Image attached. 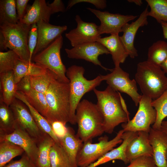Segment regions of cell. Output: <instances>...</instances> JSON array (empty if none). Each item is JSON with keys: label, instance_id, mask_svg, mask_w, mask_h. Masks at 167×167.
<instances>
[{"label": "cell", "instance_id": "45", "mask_svg": "<svg viewBox=\"0 0 167 167\" xmlns=\"http://www.w3.org/2000/svg\"><path fill=\"white\" fill-rule=\"evenodd\" d=\"M32 88L30 80V76L23 77L17 84L18 91L21 92L26 91Z\"/></svg>", "mask_w": 167, "mask_h": 167}, {"label": "cell", "instance_id": "21", "mask_svg": "<svg viewBox=\"0 0 167 167\" xmlns=\"http://www.w3.org/2000/svg\"><path fill=\"white\" fill-rule=\"evenodd\" d=\"M97 42L104 45L111 55L115 66H120L129 56L120 39L119 34H111L101 37Z\"/></svg>", "mask_w": 167, "mask_h": 167}, {"label": "cell", "instance_id": "24", "mask_svg": "<svg viewBox=\"0 0 167 167\" xmlns=\"http://www.w3.org/2000/svg\"><path fill=\"white\" fill-rule=\"evenodd\" d=\"M0 98L9 106L16 98L18 91L17 84L14 79L13 71L0 73Z\"/></svg>", "mask_w": 167, "mask_h": 167}, {"label": "cell", "instance_id": "18", "mask_svg": "<svg viewBox=\"0 0 167 167\" xmlns=\"http://www.w3.org/2000/svg\"><path fill=\"white\" fill-rule=\"evenodd\" d=\"M149 139L152 148V157L157 167H167V134L161 129L151 127Z\"/></svg>", "mask_w": 167, "mask_h": 167}, {"label": "cell", "instance_id": "27", "mask_svg": "<svg viewBox=\"0 0 167 167\" xmlns=\"http://www.w3.org/2000/svg\"><path fill=\"white\" fill-rule=\"evenodd\" d=\"M17 125L13 113L10 106L0 98V134H8L15 130Z\"/></svg>", "mask_w": 167, "mask_h": 167}, {"label": "cell", "instance_id": "50", "mask_svg": "<svg viewBox=\"0 0 167 167\" xmlns=\"http://www.w3.org/2000/svg\"><path fill=\"white\" fill-rule=\"evenodd\" d=\"M166 161H167V152L166 154Z\"/></svg>", "mask_w": 167, "mask_h": 167}, {"label": "cell", "instance_id": "48", "mask_svg": "<svg viewBox=\"0 0 167 167\" xmlns=\"http://www.w3.org/2000/svg\"><path fill=\"white\" fill-rule=\"evenodd\" d=\"M161 130L167 134V120L163 121L161 123Z\"/></svg>", "mask_w": 167, "mask_h": 167}, {"label": "cell", "instance_id": "7", "mask_svg": "<svg viewBox=\"0 0 167 167\" xmlns=\"http://www.w3.org/2000/svg\"><path fill=\"white\" fill-rule=\"evenodd\" d=\"M122 129L118 131L115 137L110 140L106 135L102 136L99 142L83 143L77 157L78 167H86L94 163L106 153L113 149L118 144L122 142V136L124 132Z\"/></svg>", "mask_w": 167, "mask_h": 167}, {"label": "cell", "instance_id": "19", "mask_svg": "<svg viewBox=\"0 0 167 167\" xmlns=\"http://www.w3.org/2000/svg\"><path fill=\"white\" fill-rule=\"evenodd\" d=\"M138 135V132L124 131L122 136V142L119 146L108 152L97 160L86 167H96L115 160H121L125 164L129 163L126 155V147L129 143Z\"/></svg>", "mask_w": 167, "mask_h": 167}, {"label": "cell", "instance_id": "39", "mask_svg": "<svg viewBox=\"0 0 167 167\" xmlns=\"http://www.w3.org/2000/svg\"><path fill=\"white\" fill-rule=\"evenodd\" d=\"M37 26L36 24H34L31 25L28 39V46L30 54V60L31 61L34 52L37 44Z\"/></svg>", "mask_w": 167, "mask_h": 167}, {"label": "cell", "instance_id": "10", "mask_svg": "<svg viewBox=\"0 0 167 167\" xmlns=\"http://www.w3.org/2000/svg\"><path fill=\"white\" fill-rule=\"evenodd\" d=\"M102 76L104 81H106L108 86L116 91L128 95L136 106H138L142 95L138 92L135 79H131L129 73L119 66H115L110 73Z\"/></svg>", "mask_w": 167, "mask_h": 167}, {"label": "cell", "instance_id": "4", "mask_svg": "<svg viewBox=\"0 0 167 167\" xmlns=\"http://www.w3.org/2000/svg\"><path fill=\"white\" fill-rule=\"evenodd\" d=\"M160 66L147 60L139 63L135 80L143 95L154 100L167 89V77Z\"/></svg>", "mask_w": 167, "mask_h": 167}, {"label": "cell", "instance_id": "36", "mask_svg": "<svg viewBox=\"0 0 167 167\" xmlns=\"http://www.w3.org/2000/svg\"><path fill=\"white\" fill-rule=\"evenodd\" d=\"M150 10L148 16H151L159 23L167 22V0H146Z\"/></svg>", "mask_w": 167, "mask_h": 167}, {"label": "cell", "instance_id": "16", "mask_svg": "<svg viewBox=\"0 0 167 167\" xmlns=\"http://www.w3.org/2000/svg\"><path fill=\"white\" fill-rule=\"evenodd\" d=\"M3 141H9L20 146L36 165L38 153L37 143L17 124L15 130L12 133L0 134V142Z\"/></svg>", "mask_w": 167, "mask_h": 167}, {"label": "cell", "instance_id": "9", "mask_svg": "<svg viewBox=\"0 0 167 167\" xmlns=\"http://www.w3.org/2000/svg\"><path fill=\"white\" fill-rule=\"evenodd\" d=\"M152 101L150 97L142 95L135 116L127 122L122 124L124 131H143L149 133L151 125L155 123L156 118V110L151 104Z\"/></svg>", "mask_w": 167, "mask_h": 167}, {"label": "cell", "instance_id": "37", "mask_svg": "<svg viewBox=\"0 0 167 167\" xmlns=\"http://www.w3.org/2000/svg\"><path fill=\"white\" fill-rule=\"evenodd\" d=\"M18 56L13 51L0 52V73L13 71L19 59Z\"/></svg>", "mask_w": 167, "mask_h": 167}, {"label": "cell", "instance_id": "40", "mask_svg": "<svg viewBox=\"0 0 167 167\" xmlns=\"http://www.w3.org/2000/svg\"><path fill=\"white\" fill-rule=\"evenodd\" d=\"M3 167H37L24 152L19 160L12 161Z\"/></svg>", "mask_w": 167, "mask_h": 167}, {"label": "cell", "instance_id": "1", "mask_svg": "<svg viewBox=\"0 0 167 167\" xmlns=\"http://www.w3.org/2000/svg\"><path fill=\"white\" fill-rule=\"evenodd\" d=\"M97 99V106L103 119L104 132L112 134L115 128L120 124L130 120L129 115L125 111L123 99L119 92L109 86L103 91L93 90Z\"/></svg>", "mask_w": 167, "mask_h": 167}, {"label": "cell", "instance_id": "5", "mask_svg": "<svg viewBox=\"0 0 167 167\" xmlns=\"http://www.w3.org/2000/svg\"><path fill=\"white\" fill-rule=\"evenodd\" d=\"M31 25L19 21L0 25V51L9 48L14 51L20 59L32 62L28 46V39Z\"/></svg>", "mask_w": 167, "mask_h": 167}, {"label": "cell", "instance_id": "15", "mask_svg": "<svg viewBox=\"0 0 167 167\" xmlns=\"http://www.w3.org/2000/svg\"><path fill=\"white\" fill-rule=\"evenodd\" d=\"M148 6L135 21L131 24L126 23L122 29L123 34L120 36V39L128 56L132 58L138 56L137 50L134 45L137 32L140 27L147 25L148 24L147 17L149 11Z\"/></svg>", "mask_w": 167, "mask_h": 167}, {"label": "cell", "instance_id": "47", "mask_svg": "<svg viewBox=\"0 0 167 167\" xmlns=\"http://www.w3.org/2000/svg\"><path fill=\"white\" fill-rule=\"evenodd\" d=\"M160 66L164 72L167 74V57L161 64Z\"/></svg>", "mask_w": 167, "mask_h": 167}, {"label": "cell", "instance_id": "11", "mask_svg": "<svg viewBox=\"0 0 167 167\" xmlns=\"http://www.w3.org/2000/svg\"><path fill=\"white\" fill-rule=\"evenodd\" d=\"M17 124L26 131L37 143L45 133L38 127L26 105L15 98L9 106Z\"/></svg>", "mask_w": 167, "mask_h": 167}, {"label": "cell", "instance_id": "35", "mask_svg": "<svg viewBox=\"0 0 167 167\" xmlns=\"http://www.w3.org/2000/svg\"><path fill=\"white\" fill-rule=\"evenodd\" d=\"M56 77H57L55 74L48 69L44 74L30 76L32 87L35 90L45 94L53 80Z\"/></svg>", "mask_w": 167, "mask_h": 167}, {"label": "cell", "instance_id": "42", "mask_svg": "<svg viewBox=\"0 0 167 167\" xmlns=\"http://www.w3.org/2000/svg\"><path fill=\"white\" fill-rule=\"evenodd\" d=\"M29 0H15L16 11L19 21L21 22L26 13Z\"/></svg>", "mask_w": 167, "mask_h": 167}, {"label": "cell", "instance_id": "3", "mask_svg": "<svg viewBox=\"0 0 167 167\" xmlns=\"http://www.w3.org/2000/svg\"><path fill=\"white\" fill-rule=\"evenodd\" d=\"M75 120L78 125L76 135L84 142H92L104 132L103 119L96 104L84 99L78 105Z\"/></svg>", "mask_w": 167, "mask_h": 167}, {"label": "cell", "instance_id": "30", "mask_svg": "<svg viewBox=\"0 0 167 167\" xmlns=\"http://www.w3.org/2000/svg\"><path fill=\"white\" fill-rule=\"evenodd\" d=\"M19 21L15 0H0V25L5 23L15 24Z\"/></svg>", "mask_w": 167, "mask_h": 167}, {"label": "cell", "instance_id": "13", "mask_svg": "<svg viewBox=\"0 0 167 167\" xmlns=\"http://www.w3.org/2000/svg\"><path fill=\"white\" fill-rule=\"evenodd\" d=\"M65 50L67 57L70 58L85 60L100 66L106 71H111L113 70L104 66L99 60L100 55L108 54L110 53L104 45L97 42L85 43L71 49L66 48Z\"/></svg>", "mask_w": 167, "mask_h": 167}, {"label": "cell", "instance_id": "20", "mask_svg": "<svg viewBox=\"0 0 167 167\" xmlns=\"http://www.w3.org/2000/svg\"><path fill=\"white\" fill-rule=\"evenodd\" d=\"M153 154L152 148L149 139V133L143 131L138 132V136L129 143L126 151V156L130 162L141 156L152 157Z\"/></svg>", "mask_w": 167, "mask_h": 167}, {"label": "cell", "instance_id": "8", "mask_svg": "<svg viewBox=\"0 0 167 167\" xmlns=\"http://www.w3.org/2000/svg\"><path fill=\"white\" fill-rule=\"evenodd\" d=\"M63 44V38L61 35L42 51L32 57L34 63L53 72L60 81L69 83L67 77V69L61 57L60 50Z\"/></svg>", "mask_w": 167, "mask_h": 167}, {"label": "cell", "instance_id": "25", "mask_svg": "<svg viewBox=\"0 0 167 167\" xmlns=\"http://www.w3.org/2000/svg\"><path fill=\"white\" fill-rule=\"evenodd\" d=\"M15 98L23 102L27 106L39 129L44 133L49 135L56 143H60L58 139L53 131L51 124L46 118L41 115L29 103L24 94L17 91Z\"/></svg>", "mask_w": 167, "mask_h": 167}, {"label": "cell", "instance_id": "6", "mask_svg": "<svg viewBox=\"0 0 167 167\" xmlns=\"http://www.w3.org/2000/svg\"><path fill=\"white\" fill-rule=\"evenodd\" d=\"M84 68L76 65L70 66L66 70V75L70 80V113L69 122L76 123L75 112L81 99L86 93L100 85L104 81L102 75L97 76L92 80H88L84 76Z\"/></svg>", "mask_w": 167, "mask_h": 167}, {"label": "cell", "instance_id": "34", "mask_svg": "<svg viewBox=\"0 0 167 167\" xmlns=\"http://www.w3.org/2000/svg\"><path fill=\"white\" fill-rule=\"evenodd\" d=\"M151 104L156 113V120L152 128L160 130L162 122L167 117V89L158 98L152 100Z\"/></svg>", "mask_w": 167, "mask_h": 167}, {"label": "cell", "instance_id": "2", "mask_svg": "<svg viewBox=\"0 0 167 167\" xmlns=\"http://www.w3.org/2000/svg\"><path fill=\"white\" fill-rule=\"evenodd\" d=\"M45 94L48 108L46 118L50 124L54 122H60L66 125L69 122V83L61 81L56 77L53 80Z\"/></svg>", "mask_w": 167, "mask_h": 167}, {"label": "cell", "instance_id": "28", "mask_svg": "<svg viewBox=\"0 0 167 167\" xmlns=\"http://www.w3.org/2000/svg\"><path fill=\"white\" fill-rule=\"evenodd\" d=\"M53 139L46 134L37 143L38 153L36 165L37 167H51L50 152L54 143Z\"/></svg>", "mask_w": 167, "mask_h": 167}, {"label": "cell", "instance_id": "32", "mask_svg": "<svg viewBox=\"0 0 167 167\" xmlns=\"http://www.w3.org/2000/svg\"><path fill=\"white\" fill-rule=\"evenodd\" d=\"M24 152L20 146L7 141L0 142V167H3L14 157Z\"/></svg>", "mask_w": 167, "mask_h": 167}, {"label": "cell", "instance_id": "17", "mask_svg": "<svg viewBox=\"0 0 167 167\" xmlns=\"http://www.w3.org/2000/svg\"><path fill=\"white\" fill-rule=\"evenodd\" d=\"M36 24L38 40L32 57L48 47L67 29L66 25H55L42 20Z\"/></svg>", "mask_w": 167, "mask_h": 167}, {"label": "cell", "instance_id": "41", "mask_svg": "<svg viewBox=\"0 0 167 167\" xmlns=\"http://www.w3.org/2000/svg\"><path fill=\"white\" fill-rule=\"evenodd\" d=\"M87 2L92 4L98 9H103L106 7V1L105 0H71L68 2L66 10L70 9L75 5L79 3Z\"/></svg>", "mask_w": 167, "mask_h": 167}, {"label": "cell", "instance_id": "43", "mask_svg": "<svg viewBox=\"0 0 167 167\" xmlns=\"http://www.w3.org/2000/svg\"><path fill=\"white\" fill-rule=\"evenodd\" d=\"M53 131L59 139L63 137L66 133L67 131V127L66 125L60 122H54L51 123Z\"/></svg>", "mask_w": 167, "mask_h": 167}, {"label": "cell", "instance_id": "23", "mask_svg": "<svg viewBox=\"0 0 167 167\" xmlns=\"http://www.w3.org/2000/svg\"><path fill=\"white\" fill-rule=\"evenodd\" d=\"M59 140L60 145L69 157L71 167H78L77 157L83 142L75 134L74 129L70 127H67L66 134Z\"/></svg>", "mask_w": 167, "mask_h": 167}, {"label": "cell", "instance_id": "29", "mask_svg": "<svg viewBox=\"0 0 167 167\" xmlns=\"http://www.w3.org/2000/svg\"><path fill=\"white\" fill-rule=\"evenodd\" d=\"M21 93L35 109L41 115L46 117L48 108L44 94L37 92L32 88Z\"/></svg>", "mask_w": 167, "mask_h": 167}, {"label": "cell", "instance_id": "46", "mask_svg": "<svg viewBox=\"0 0 167 167\" xmlns=\"http://www.w3.org/2000/svg\"><path fill=\"white\" fill-rule=\"evenodd\" d=\"M165 39L167 40V22H162L160 23Z\"/></svg>", "mask_w": 167, "mask_h": 167}, {"label": "cell", "instance_id": "22", "mask_svg": "<svg viewBox=\"0 0 167 167\" xmlns=\"http://www.w3.org/2000/svg\"><path fill=\"white\" fill-rule=\"evenodd\" d=\"M51 15L49 8L45 0H35L31 5L27 6L21 23L31 25L41 20L49 22Z\"/></svg>", "mask_w": 167, "mask_h": 167}, {"label": "cell", "instance_id": "44", "mask_svg": "<svg viewBox=\"0 0 167 167\" xmlns=\"http://www.w3.org/2000/svg\"><path fill=\"white\" fill-rule=\"evenodd\" d=\"M51 14L58 12H63L66 11L62 1L61 0H54L51 3H47Z\"/></svg>", "mask_w": 167, "mask_h": 167}, {"label": "cell", "instance_id": "31", "mask_svg": "<svg viewBox=\"0 0 167 167\" xmlns=\"http://www.w3.org/2000/svg\"><path fill=\"white\" fill-rule=\"evenodd\" d=\"M167 57V43L159 40L154 43L148 48L147 61L160 66Z\"/></svg>", "mask_w": 167, "mask_h": 167}, {"label": "cell", "instance_id": "26", "mask_svg": "<svg viewBox=\"0 0 167 167\" xmlns=\"http://www.w3.org/2000/svg\"><path fill=\"white\" fill-rule=\"evenodd\" d=\"M47 70L36 63L25 61L19 58L13 71L15 82L17 84L26 76L40 75L45 73Z\"/></svg>", "mask_w": 167, "mask_h": 167}, {"label": "cell", "instance_id": "49", "mask_svg": "<svg viewBox=\"0 0 167 167\" xmlns=\"http://www.w3.org/2000/svg\"><path fill=\"white\" fill-rule=\"evenodd\" d=\"M128 2H129L134 3L139 6H141L143 4L142 1L141 0H128Z\"/></svg>", "mask_w": 167, "mask_h": 167}, {"label": "cell", "instance_id": "12", "mask_svg": "<svg viewBox=\"0 0 167 167\" xmlns=\"http://www.w3.org/2000/svg\"><path fill=\"white\" fill-rule=\"evenodd\" d=\"M100 20L101 24L98 26L100 35L110 34H119L122 32L123 26L129 21L135 19L137 15H125L119 14L110 13L107 11H102L99 10L87 8Z\"/></svg>", "mask_w": 167, "mask_h": 167}, {"label": "cell", "instance_id": "38", "mask_svg": "<svg viewBox=\"0 0 167 167\" xmlns=\"http://www.w3.org/2000/svg\"><path fill=\"white\" fill-rule=\"evenodd\" d=\"M120 167H157L152 157L142 156L131 160L128 165Z\"/></svg>", "mask_w": 167, "mask_h": 167}, {"label": "cell", "instance_id": "14", "mask_svg": "<svg viewBox=\"0 0 167 167\" xmlns=\"http://www.w3.org/2000/svg\"><path fill=\"white\" fill-rule=\"evenodd\" d=\"M75 19L77 23L76 28L65 34L73 47L85 43L97 42L101 37L98 26L95 23L84 22L79 15L75 16Z\"/></svg>", "mask_w": 167, "mask_h": 167}, {"label": "cell", "instance_id": "33", "mask_svg": "<svg viewBox=\"0 0 167 167\" xmlns=\"http://www.w3.org/2000/svg\"><path fill=\"white\" fill-rule=\"evenodd\" d=\"M51 167H72L66 153L60 143L55 142L50 152Z\"/></svg>", "mask_w": 167, "mask_h": 167}]
</instances>
